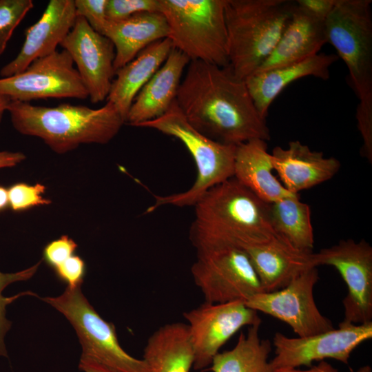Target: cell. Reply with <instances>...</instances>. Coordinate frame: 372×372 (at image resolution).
I'll use <instances>...</instances> for the list:
<instances>
[{
  "mask_svg": "<svg viewBox=\"0 0 372 372\" xmlns=\"http://www.w3.org/2000/svg\"><path fill=\"white\" fill-rule=\"evenodd\" d=\"M41 262V261H39L26 269L15 273H5L0 271V355L8 356L4 344V337L11 327V322L6 318V306L23 296H37L35 293L28 291L7 298L2 295V291L12 282L27 280L32 278L37 272Z\"/></svg>",
  "mask_w": 372,
  "mask_h": 372,
  "instance_id": "obj_28",
  "label": "cell"
},
{
  "mask_svg": "<svg viewBox=\"0 0 372 372\" xmlns=\"http://www.w3.org/2000/svg\"><path fill=\"white\" fill-rule=\"evenodd\" d=\"M271 156L279 180L295 194L331 179L340 167L335 158L325 157L299 141H290L287 148L275 147Z\"/></svg>",
  "mask_w": 372,
  "mask_h": 372,
  "instance_id": "obj_17",
  "label": "cell"
},
{
  "mask_svg": "<svg viewBox=\"0 0 372 372\" xmlns=\"http://www.w3.org/2000/svg\"><path fill=\"white\" fill-rule=\"evenodd\" d=\"M60 45L76 65L91 102L98 103L107 99L115 75L112 42L93 30L83 18L77 17Z\"/></svg>",
  "mask_w": 372,
  "mask_h": 372,
  "instance_id": "obj_15",
  "label": "cell"
},
{
  "mask_svg": "<svg viewBox=\"0 0 372 372\" xmlns=\"http://www.w3.org/2000/svg\"><path fill=\"white\" fill-rule=\"evenodd\" d=\"M79 368L83 372H116L96 360L82 355Z\"/></svg>",
  "mask_w": 372,
  "mask_h": 372,
  "instance_id": "obj_36",
  "label": "cell"
},
{
  "mask_svg": "<svg viewBox=\"0 0 372 372\" xmlns=\"http://www.w3.org/2000/svg\"><path fill=\"white\" fill-rule=\"evenodd\" d=\"M194 206L189 238L196 252L225 247L245 250L276 236L269 204L234 177L209 189Z\"/></svg>",
  "mask_w": 372,
  "mask_h": 372,
  "instance_id": "obj_2",
  "label": "cell"
},
{
  "mask_svg": "<svg viewBox=\"0 0 372 372\" xmlns=\"http://www.w3.org/2000/svg\"><path fill=\"white\" fill-rule=\"evenodd\" d=\"M337 0H296L297 6L316 18L324 21L333 9Z\"/></svg>",
  "mask_w": 372,
  "mask_h": 372,
  "instance_id": "obj_35",
  "label": "cell"
},
{
  "mask_svg": "<svg viewBox=\"0 0 372 372\" xmlns=\"http://www.w3.org/2000/svg\"><path fill=\"white\" fill-rule=\"evenodd\" d=\"M194 351L195 370L210 366L220 349L240 329L260 321L245 302H205L183 313Z\"/></svg>",
  "mask_w": 372,
  "mask_h": 372,
  "instance_id": "obj_13",
  "label": "cell"
},
{
  "mask_svg": "<svg viewBox=\"0 0 372 372\" xmlns=\"http://www.w3.org/2000/svg\"><path fill=\"white\" fill-rule=\"evenodd\" d=\"M143 359L151 372H189L194 356L187 324L159 327L147 339Z\"/></svg>",
  "mask_w": 372,
  "mask_h": 372,
  "instance_id": "obj_25",
  "label": "cell"
},
{
  "mask_svg": "<svg viewBox=\"0 0 372 372\" xmlns=\"http://www.w3.org/2000/svg\"><path fill=\"white\" fill-rule=\"evenodd\" d=\"M176 101L194 129L218 143L237 146L271 138L266 118L258 111L245 81L229 65L190 61Z\"/></svg>",
  "mask_w": 372,
  "mask_h": 372,
  "instance_id": "obj_1",
  "label": "cell"
},
{
  "mask_svg": "<svg viewBox=\"0 0 372 372\" xmlns=\"http://www.w3.org/2000/svg\"><path fill=\"white\" fill-rule=\"evenodd\" d=\"M338 59L334 54L318 53L297 63L249 76L245 81L260 115L266 118L274 99L292 82L306 76L327 80L329 68Z\"/></svg>",
  "mask_w": 372,
  "mask_h": 372,
  "instance_id": "obj_20",
  "label": "cell"
},
{
  "mask_svg": "<svg viewBox=\"0 0 372 372\" xmlns=\"http://www.w3.org/2000/svg\"><path fill=\"white\" fill-rule=\"evenodd\" d=\"M261 321L249 326L246 333L241 332L237 343L230 350L219 352L213 358L212 372H272L268 360L271 343L261 339Z\"/></svg>",
  "mask_w": 372,
  "mask_h": 372,
  "instance_id": "obj_27",
  "label": "cell"
},
{
  "mask_svg": "<svg viewBox=\"0 0 372 372\" xmlns=\"http://www.w3.org/2000/svg\"><path fill=\"white\" fill-rule=\"evenodd\" d=\"M77 17L83 18L90 27L103 35L107 21V0H74Z\"/></svg>",
  "mask_w": 372,
  "mask_h": 372,
  "instance_id": "obj_32",
  "label": "cell"
},
{
  "mask_svg": "<svg viewBox=\"0 0 372 372\" xmlns=\"http://www.w3.org/2000/svg\"><path fill=\"white\" fill-rule=\"evenodd\" d=\"M295 1L225 0L229 65L239 79L255 73L272 52Z\"/></svg>",
  "mask_w": 372,
  "mask_h": 372,
  "instance_id": "obj_5",
  "label": "cell"
},
{
  "mask_svg": "<svg viewBox=\"0 0 372 372\" xmlns=\"http://www.w3.org/2000/svg\"><path fill=\"white\" fill-rule=\"evenodd\" d=\"M172 48L168 38L157 41L116 72L106 100L116 107L125 121L136 96L163 64Z\"/></svg>",
  "mask_w": 372,
  "mask_h": 372,
  "instance_id": "obj_24",
  "label": "cell"
},
{
  "mask_svg": "<svg viewBox=\"0 0 372 372\" xmlns=\"http://www.w3.org/2000/svg\"><path fill=\"white\" fill-rule=\"evenodd\" d=\"M11 99L6 96L0 95V122L5 112L8 111V107Z\"/></svg>",
  "mask_w": 372,
  "mask_h": 372,
  "instance_id": "obj_40",
  "label": "cell"
},
{
  "mask_svg": "<svg viewBox=\"0 0 372 372\" xmlns=\"http://www.w3.org/2000/svg\"><path fill=\"white\" fill-rule=\"evenodd\" d=\"M327 43L324 21L312 16L296 3L277 44L256 72L304 60L320 53Z\"/></svg>",
  "mask_w": 372,
  "mask_h": 372,
  "instance_id": "obj_21",
  "label": "cell"
},
{
  "mask_svg": "<svg viewBox=\"0 0 372 372\" xmlns=\"http://www.w3.org/2000/svg\"><path fill=\"white\" fill-rule=\"evenodd\" d=\"M168 39L190 61L229 65L225 0H159Z\"/></svg>",
  "mask_w": 372,
  "mask_h": 372,
  "instance_id": "obj_7",
  "label": "cell"
},
{
  "mask_svg": "<svg viewBox=\"0 0 372 372\" xmlns=\"http://www.w3.org/2000/svg\"><path fill=\"white\" fill-rule=\"evenodd\" d=\"M191 272L206 302H245L263 292L247 254L240 248L198 251Z\"/></svg>",
  "mask_w": 372,
  "mask_h": 372,
  "instance_id": "obj_9",
  "label": "cell"
},
{
  "mask_svg": "<svg viewBox=\"0 0 372 372\" xmlns=\"http://www.w3.org/2000/svg\"><path fill=\"white\" fill-rule=\"evenodd\" d=\"M189 59L172 48L166 60L136 96L125 123L139 127L163 116L176 100L182 75Z\"/></svg>",
  "mask_w": 372,
  "mask_h": 372,
  "instance_id": "obj_18",
  "label": "cell"
},
{
  "mask_svg": "<svg viewBox=\"0 0 372 372\" xmlns=\"http://www.w3.org/2000/svg\"><path fill=\"white\" fill-rule=\"evenodd\" d=\"M140 127L154 129L181 141L191 154L196 178L187 191L165 196H156L146 213L163 205H194L214 186L234 176L236 147L215 141L194 129L187 121L176 100L161 116L143 123Z\"/></svg>",
  "mask_w": 372,
  "mask_h": 372,
  "instance_id": "obj_6",
  "label": "cell"
},
{
  "mask_svg": "<svg viewBox=\"0 0 372 372\" xmlns=\"http://www.w3.org/2000/svg\"><path fill=\"white\" fill-rule=\"evenodd\" d=\"M9 206L8 189L0 186V211Z\"/></svg>",
  "mask_w": 372,
  "mask_h": 372,
  "instance_id": "obj_39",
  "label": "cell"
},
{
  "mask_svg": "<svg viewBox=\"0 0 372 372\" xmlns=\"http://www.w3.org/2000/svg\"><path fill=\"white\" fill-rule=\"evenodd\" d=\"M58 279L67 285V287H80L86 273L85 261L78 255H72L54 269Z\"/></svg>",
  "mask_w": 372,
  "mask_h": 372,
  "instance_id": "obj_33",
  "label": "cell"
},
{
  "mask_svg": "<svg viewBox=\"0 0 372 372\" xmlns=\"http://www.w3.org/2000/svg\"><path fill=\"white\" fill-rule=\"evenodd\" d=\"M372 338V322L354 324L340 322L338 329L307 337L289 338L276 333L272 369L311 366L313 361L331 358L348 364L351 352Z\"/></svg>",
  "mask_w": 372,
  "mask_h": 372,
  "instance_id": "obj_14",
  "label": "cell"
},
{
  "mask_svg": "<svg viewBox=\"0 0 372 372\" xmlns=\"http://www.w3.org/2000/svg\"><path fill=\"white\" fill-rule=\"evenodd\" d=\"M7 43L0 41V55L4 52Z\"/></svg>",
  "mask_w": 372,
  "mask_h": 372,
  "instance_id": "obj_42",
  "label": "cell"
},
{
  "mask_svg": "<svg viewBox=\"0 0 372 372\" xmlns=\"http://www.w3.org/2000/svg\"><path fill=\"white\" fill-rule=\"evenodd\" d=\"M269 218L275 234L293 247L312 252L313 229L310 207L299 194H291L269 204Z\"/></svg>",
  "mask_w": 372,
  "mask_h": 372,
  "instance_id": "obj_26",
  "label": "cell"
},
{
  "mask_svg": "<svg viewBox=\"0 0 372 372\" xmlns=\"http://www.w3.org/2000/svg\"><path fill=\"white\" fill-rule=\"evenodd\" d=\"M33 7L32 0H0V41L8 43L15 28Z\"/></svg>",
  "mask_w": 372,
  "mask_h": 372,
  "instance_id": "obj_30",
  "label": "cell"
},
{
  "mask_svg": "<svg viewBox=\"0 0 372 372\" xmlns=\"http://www.w3.org/2000/svg\"><path fill=\"white\" fill-rule=\"evenodd\" d=\"M41 300L61 312L72 325L82 347V355L116 372H151L143 359L131 356L121 347L114 324L101 317L81 287H67L59 296Z\"/></svg>",
  "mask_w": 372,
  "mask_h": 372,
  "instance_id": "obj_8",
  "label": "cell"
},
{
  "mask_svg": "<svg viewBox=\"0 0 372 372\" xmlns=\"http://www.w3.org/2000/svg\"><path fill=\"white\" fill-rule=\"evenodd\" d=\"M245 251L264 292L282 289L303 271L317 267L313 251L297 249L277 235L266 243Z\"/></svg>",
  "mask_w": 372,
  "mask_h": 372,
  "instance_id": "obj_19",
  "label": "cell"
},
{
  "mask_svg": "<svg viewBox=\"0 0 372 372\" xmlns=\"http://www.w3.org/2000/svg\"><path fill=\"white\" fill-rule=\"evenodd\" d=\"M103 35L114 46L116 73L146 47L168 38L169 28L162 13L145 12L119 21L107 19Z\"/></svg>",
  "mask_w": 372,
  "mask_h": 372,
  "instance_id": "obj_22",
  "label": "cell"
},
{
  "mask_svg": "<svg viewBox=\"0 0 372 372\" xmlns=\"http://www.w3.org/2000/svg\"><path fill=\"white\" fill-rule=\"evenodd\" d=\"M272 372H338V370L327 362L322 360L317 365L307 370H300L297 368H279L272 369Z\"/></svg>",
  "mask_w": 372,
  "mask_h": 372,
  "instance_id": "obj_38",
  "label": "cell"
},
{
  "mask_svg": "<svg viewBox=\"0 0 372 372\" xmlns=\"http://www.w3.org/2000/svg\"><path fill=\"white\" fill-rule=\"evenodd\" d=\"M319 279L316 267L301 273L285 287L260 292L245 304L258 311L285 322L298 337H307L333 329L331 321L316 306L313 289Z\"/></svg>",
  "mask_w": 372,
  "mask_h": 372,
  "instance_id": "obj_12",
  "label": "cell"
},
{
  "mask_svg": "<svg viewBox=\"0 0 372 372\" xmlns=\"http://www.w3.org/2000/svg\"><path fill=\"white\" fill-rule=\"evenodd\" d=\"M357 372H371V368L369 366L366 365L360 368Z\"/></svg>",
  "mask_w": 372,
  "mask_h": 372,
  "instance_id": "obj_41",
  "label": "cell"
},
{
  "mask_svg": "<svg viewBox=\"0 0 372 372\" xmlns=\"http://www.w3.org/2000/svg\"><path fill=\"white\" fill-rule=\"evenodd\" d=\"M45 189V186L41 183L14 184L8 189L9 206L12 211H22L37 206L50 204L52 201L43 197Z\"/></svg>",
  "mask_w": 372,
  "mask_h": 372,
  "instance_id": "obj_29",
  "label": "cell"
},
{
  "mask_svg": "<svg viewBox=\"0 0 372 372\" xmlns=\"http://www.w3.org/2000/svg\"><path fill=\"white\" fill-rule=\"evenodd\" d=\"M0 95L26 103L37 99L88 98L86 87L65 50L35 60L20 73L0 79Z\"/></svg>",
  "mask_w": 372,
  "mask_h": 372,
  "instance_id": "obj_10",
  "label": "cell"
},
{
  "mask_svg": "<svg viewBox=\"0 0 372 372\" xmlns=\"http://www.w3.org/2000/svg\"><path fill=\"white\" fill-rule=\"evenodd\" d=\"M371 0H337L324 21L327 41L345 63L358 99L361 154L372 161V11Z\"/></svg>",
  "mask_w": 372,
  "mask_h": 372,
  "instance_id": "obj_4",
  "label": "cell"
},
{
  "mask_svg": "<svg viewBox=\"0 0 372 372\" xmlns=\"http://www.w3.org/2000/svg\"><path fill=\"white\" fill-rule=\"evenodd\" d=\"M8 112L19 133L41 138L54 152L65 154L82 144H105L125 121L110 102L93 109L62 103L55 107L10 101Z\"/></svg>",
  "mask_w": 372,
  "mask_h": 372,
  "instance_id": "obj_3",
  "label": "cell"
},
{
  "mask_svg": "<svg viewBox=\"0 0 372 372\" xmlns=\"http://www.w3.org/2000/svg\"><path fill=\"white\" fill-rule=\"evenodd\" d=\"M77 244L68 236L48 243L43 249V256L45 262L53 269L74 254Z\"/></svg>",
  "mask_w": 372,
  "mask_h": 372,
  "instance_id": "obj_34",
  "label": "cell"
},
{
  "mask_svg": "<svg viewBox=\"0 0 372 372\" xmlns=\"http://www.w3.org/2000/svg\"><path fill=\"white\" fill-rule=\"evenodd\" d=\"M273 171L267 141L252 139L236 147L233 177L268 204L295 194L282 185Z\"/></svg>",
  "mask_w": 372,
  "mask_h": 372,
  "instance_id": "obj_23",
  "label": "cell"
},
{
  "mask_svg": "<svg viewBox=\"0 0 372 372\" xmlns=\"http://www.w3.org/2000/svg\"><path fill=\"white\" fill-rule=\"evenodd\" d=\"M76 17L74 0H50L41 18L26 30L17 56L1 69L2 78L20 73L35 60L56 51Z\"/></svg>",
  "mask_w": 372,
  "mask_h": 372,
  "instance_id": "obj_16",
  "label": "cell"
},
{
  "mask_svg": "<svg viewBox=\"0 0 372 372\" xmlns=\"http://www.w3.org/2000/svg\"><path fill=\"white\" fill-rule=\"evenodd\" d=\"M159 0H107L106 16L119 21L141 12H160Z\"/></svg>",
  "mask_w": 372,
  "mask_h": 372,
  "instance_id": "obj_31",
  "label": "cell"
},
{
  "mask_svg": "<svg viewBox=\"0 0 372 372\" xmlns=\"http://www.w3.org/2000/svg\"><path fill=\"white\" fill-rule=\"evenodd\" d=\"M25 158V154L19 152H0V169L14 167Z\"/></svg>",
  "mask_w": 372,
  "mask_h": 372,
  "instance_id": "obj_37",
  "label": "cell"
},
{
  "mask_svg": "<svg viewBox=\"0 0 372 372\" xmlns=\"http://www.w3.org/2000/svg\"><path fill=\"white\" fill-rule=\"evenodd\" d=\"M316 267L329 265L340 273L347 287L342 300L344 324L372 322V247L364 240H342L313 253Z\"/></svg>",
  "mask_w": 372,
  "mask_h": 372,
  "instance_id": "obj_11",
  "label": "cell"
}]
</instances>
